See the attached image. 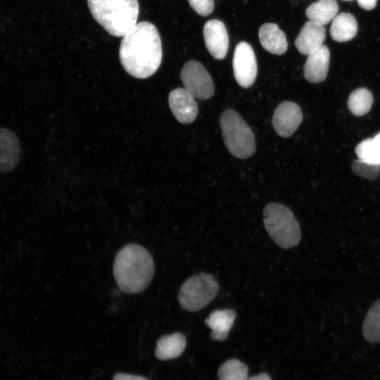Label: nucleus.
<instances>
[{"label":"nucleus","instance_id":"nucleus-1","mask_svg":"<svg viewBox=\"0 0 380 380\" xmlns=\"http://www.w3.org/2000/svg\"><path fill=\"white\" fill-rule=\"evenodd\" d=\"M119 56L130 75L145 79L153 75L162 61L161 40L156 27L147 21L137 23L122 37Z\"/></svg>","mask_w":380,"mask_h":380},{"label":"nucleus","instance_id":"nucleus-2","mask_svg":"<svg viewBox=\"0 0 380 380\" xmlns=\"http://www.w3.org/2000/svg\"><path fill=\"white\" fill-rule=\"evenodd\" d=\"M113 274L117 285L127 293H137L145 290L154 274L151 255L143 246L131 243L122 247L113 263Z\"/></svg>","mask_w":380,"mask_h":380},{"label":"nucleus","instance_id":"nucleus-3","mask_svg":"<svg viewBox=\"0 0 380 380\" xmlns=\"http://www.w3.org/2000/svg\"><path fill=\"white\" fill-rule=\"evenodd\" d=\"M94 20L110 34L123 37L137 23V0H87Z\"/></svg>","mask_w":380,"mask_h":380},{"label":"nucleus","instance_id":"nucleus-4","mask_svg":"<svg viewBox=\"0 0 380 380\" xmlns=\"http://www.w3.org/2000/svg\"><path fill=\"white\" fill-rule=\"evenodd\" d=\"M264 224L272 239L280 247L290 248L300 241V229L292 211L280 203H270L263 210Z\"/></svg>","mask_w":380,"mask_h":380},{"label":"nucleus","instance_id":"nucleus-5","mask_svg":"<svg viewBox=\"0 0 380 380\" xmlns=\"http://www.w3.org/2000/svg\"><path fill=\"white\" fill-rule=\"evenodd\" d=\"M222 137L229 151L239 158H247L255 151L253 132L241 115L232 109L224 110L220 120Z\"/></svg>","mask_w":380,"mask_h":380},{"label":"nucleus","instance_id":"nucleus-6","mask_svg":"<svg viewBox=\"0 0 380 380\" xmlns=\"http://www.w3.org/2000/svg\"><path fill=\"white\" fill-rule=\"evenodd\" d=\"M219 285L215 278L201 272L187 279L182 285L178 300L181 307L189 312H196L208 305L216 296Z\"/></svg>","mask_w":380,"mask_h":380},{"label":"nucleus","instance_id":"nucleus-7","mask_svg":"<svg viewBox=\"0 0 380 380\" xmlns=\"http://www.w3.org/2000/svg\"><path fill=\"white\" fill-rule=\"evenodd\" d=\"M180 77L184 88L194 98L205 100L214 94V85L210 75L204 66L196 61L186 62Z\"/></svg>","mask_w":380,"mask_h":380},{"label":"nucleus","instance_id":"nucleus-8","mask_svg":"<svg viewBox=\"0 0 380 380\" xmlns=\"http://www.w3.org/2000/svg\"><path fill=\"white\" fill-rule=\"evenodd\" d=\"M234 76L237 83L243 88L251 87L257 76V62L252 46L246 42H239L233 56Z\"/></svg>","mask_w":380,"mask_h":380},{"label":"nucleus","instance_id":"nucleus-9","mask_svg":"<svg viewBox=\"0 0 380 380\" xmlns=\"http://www.w3.org/2000/svg\"><path fill=\"white\" fill-rule=\"evenodd\" d=\"M303 120V113L298 104L284 101L274 110L272 125L276 132L282 137H291Z\"/></svg>","mask_w":380,"mask_h":380},{"label":"nucleus","instance_id":"nucleus-10","mask_svg":"<svg viewBox=\"0 0 380 380\" xmlns=\"http://www.w3.org/2000/svg\"><path fill=\"white\" fill-rule=\"evenodd\" d=\"M203 37L209 53L216 59L225 58L229 47V37L224 24L220 20L207 21L203 27Z\"/></svg>","mask_w":380,"mask_h":380},{"label":"nucleus","instance_id":"nucleus-11","mask_svg":"<svg viewBox=\"0 0 380 380\" xmlns=\"http://www.w3.org/2000/svg\"><path fill=\"white\" fill-rule=\"evenodd\" d=\"M172 113L181 123L192 122L198 114V106L194 97L184 88L172 90L168 96Z\"/></svg>","mask_w":380,"mask_h":380},{"label":"nucleus","instance_id":"nucleus-12","mask_svg":"<svg viewBox=\"0 0 380 380\" xmlns=\"http://www.w3.org/2000/svg\"><path fill=\"white\" fill-rule=\"evenodd\" d=\"M20 152L19 140L15 133L0 127V172L13 171L19 163Z\"/></svg>","mask_w":380,"mask_h":380},{"label":"nucleus","instance_id":"nucleus-13","mask_svg":"<svg viewBox=\"0 0 380 380\" xmlns=\"http://www.w3.org/2000/svg\"><path fill=\"white\" fill-rule=\"evenodd\" d=\"M329 60L330 52L324 44L311 52L304 65L305 78L312 83L324 80L328 74Z\"/></svg>","mask_w":380,"mask_h":380},{"label":"nucleus","instance_id":"nucleus-14","mask_svg":"<svg viewBox=\"0 0 380 380\" xmlns=\"http://www.w3.org/2000/svg\"><path fill=\"white\" fill-rule=\"evenodd\" d=\"M325 33L324 25L309 20L301 28L295 40V46L300 53L308 56L323 45Z\"/></svg>","mask_w":380,"mask_h":380},{"label":"nucleus","instance_id":"nucleus-15","mask_svg":"<svg viewBox=\"0 0 380 380\" xmlns=\"http://www.w3.org/2000/svg\"><path fill=\"white\" fill-rule=\"evenodd\" d=\"M259 39L262 46L268 52L281 55L288 48L285 34L275 23H267L259 29Z\"/></svg>","mask_w":380,"mask_h":380},{"label":"nucleus","instance_id":"nucleus-16","mask_svg":"<svg viewBox=\"0 0 380 380\" xmlns=\"http://www.w3.org/2000/svg\"><path fill=\"white\" fill-rule=\"evenodd\" d=\"M236 316V312L232 309L213 311L205 320L206 325L212 330L211 338L215 341L225 340L234 324Z\"/></svg>","mask_w":380,"mask_h":380},{"label":"nucleus","instance_id":"nucleus-17","mask_svg":"<svg viewBox=\"0 0 380 380\" xmlns=\"http://www.w3.org/2000/svg\"><path fill=\"white\" fill-rule=\"evenodd\" d=\"M357 32V23L355 18L349 13L337 14L332 20L330 34L331 38L338 42L353 39Z\"/></svg>","mask_w":380,"mask_h":380},{"label":"nucleus","instance_id":"nucleus-18","mask_svg":"<svg viewBox=\"0 0 380 380\" xmlns=\"http://www.w3.org/2000/svg\"><path fill=\"white\" fill-rule=\"evenodd\" d=\"M186 344V338L180 333L163 336L157 341L155 355L160 360L177 357L184 352Z\"/></svg>","mask_w":380,"mask_h":380},{"label":"nucleus","instance_id":"nucleus-19","mask_svg":"<svg viewBox=\"0 0 380 380\" xmlns=\"http://www.w3.org/2000/svg\"><path fill=\"white\" fill-rule=\"evenodd\" d=\"M338 11L336 0H318L307 8L305 15L310 20L325 25L334 18Z\"/></svg>","mask_w":380,"mask_h":380},{"label":"nucleus","instance_id":"nucleus-20","mask_svg":"<svg viewBox=\"0 0 380 380\" xmlns=\"http://www.w3.org/2000/svg\"><path fill=\"white\" fill-rule=\"evenodd\" d=\"M362 332L369 342H380V299L367 312L362 325Z\"/></svg>","mask_w":380,"mask_h":380},{"label":"nucleus","instance_id":"nucleus-21","mask_svg":"<svg viewBox=\"0 0 380 380\" xmlns=\"http://www.w3.org/2000/svg\"><path fill=\"white\" fill-rule=\"evenodd\" d=\"M358 159L380 166V132L361 141L355 148Z\"/></svg>","mask_w":380,"mask_h":380},{"label":"nucleus","instance_id":"nucleus-22","mask_svg":"<svg viewBox=\"0 0 380 380\" xmlns=\"http://www.w3.org/2000/svg\"><path fill=\"white\" fill-rule=\"evenodd\" d=\"M373 103V96L369 90L359 88L353 91L348 101V108L357 116H361L369 111Z\"/></svg>","mask_w":380,"mask_h":380},{"label":"nucleus","instance_id":"nucleus-23","mask_svg":"<svg viewBox=\"0 0 380 380\" xmlns=\"http://www.w3.org/2000/svg\"><path fill=\"white\" fill-rule=\"evenodd\" d=\"M248 367L236 359H231L221 365L219 380H248Z\"/></svg>","mask_w":380,"mask_h":380},{"label":"nucleus","instance_id":"nucleus-24","mask_svg":"<svg viewBox=\"0 0 380 380\" xmlns=\"http://www.w3.org/2000/svg\"><path fill=\"white\" fill-rule=\"evenodd\" d=\"M352 170L359 176L374 179L379 176L380 166L357 159L353 163Z\"/></svg>","mask_w":380,"mask_h":380},{"label":"nucleus","instance_id":"nucleus-25","mask_svg":"<svg viewBox=\"0 0 380 380\" xmlns=\"http://www.w3.org/2000/svg\"><path fill=\"white\" fill-rule=\"evenodd\" d=\"M191 7L200 15H209L214 9L213 0H188Z\"/></svg>","mask_w":380,"mask_h":380},{"label":"nucleus","instance_id":"nucleus-26","mask_svg":"<svg viewBox=\"0 0 380 380\" xmlns=\"http://www.w3.org/2000/svg\"><path fill=\"white\" fill-rule=\"evenodd\" d=\"M113 380H148V379L140 376L118 373L114 376Z\"/></svg>","mask_w":380,"mask_h":380},{"label":"nucleus","instance_id":"nucleus-27","mask_svg":"<svg viewBox=\"0 0 380 380\" xmlns=\"http://www.w3.org/2000/svg\"><path fill=\"white\" fill-rule=\"evenodd\" d=\"M358 5L367 11L372 10L376 5L377 0H357Z\"/></svg>","mask_w":380,"mask_h":380},{"label":"nucleus","instance_id":"nucleus-28","mask_svg":"<svg viewBox=\"0 0 380 380\" xmlns=\"http://www.w3.org/2000/svg\"><path fill=\"white\" fill-rule=\"evenodd\" d=\"M248 380H272L271 378L265 373H261L258 375L248 378Z\"/></svg>","mask_w":380,"mask_h":380},{"label":"nucleus","instance_id":"nucleus-29","mask_svg":"<svg viewBox=\"0 0 380 380\" xmlns=\"http://www.w3.org/2000/svg\"><path fill=\"white\" fill-rule=\"evenodd\" d=\"M343 1H351V0H343Z\"/></svg>","mask_w":380,"mask_h":380}]
</instances>
